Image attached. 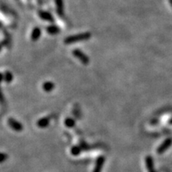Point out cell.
<instances>
[{"label": "cell", "mask_w": 172, "mask_h": 172, "mask_svg": "<svg viewBox=\"0 0 172 172\" xmlns=\"http://www.w3.org/2000/svg\"><path fill=\"white\" fill-rule=\"evenodd\" d=\"M7 123H8V125L10 126V128L12 130H14V131H17V132H20L23 130V125L18 121L17 120L14 119V118H9L8 120H7Z\"/></svg>", "instance_id": "obj_3"}, {"label": "cell", "mask_w": 172, "mask_h": 172, "mask_svg": "<svg viewBox=\"0 0 172 172\" xmlns=\"http://www.w3.org/2000/svg\"><path fill=\"white\" fill-rule=\"evenodd\" d=\"M7 158V155L5 154V153H2V154H1V163H3Z\"/></svg>", "instance_id": "obj_16"}, {"label": "cell", "mask_w": 172, "mask_h": 172, "mask_svg": "<svg viewBox=\"0 0 172 172\" xmlns=\"http://www.w3.org/2000/svg\"><path fill=\"white\" fill-rule=\"evenodd\" d=\"M2 81H5L6 83L7 84L11 83V82L13 81V79H14V76H13V74L11 73V72L10 71H6L5 73H2Z\"/></svg>", "instance_id": "obj_12"}, {"label": "cell", "mask_w": 172, "mask_h": 172, "mask_svg": "<svg viewBox=\"0 0 172 172\" xmlns=\"http://www.w3.org/2000/svg\"><path fill=\"white\" fill-rule=\"evenodd\" d=\"M65 125H66L67 128H73L75 126V120L73 118H70V117H68L65 120Z\"/></svg>", "instance_id": "obj_14"}, {"label": "cell", "mask_w": 172, "mask_h": 172, "mask_svg": "<svg viewBox=\"0 0 172 172\" xmlns=\"http://www.w3.org/2000/svg\"><path fill=\"white\" fill-rule=\"evenodd\" d=\"M70 151H71V154L73 155L76 156L79 155L81 154V147H78V146H73V147H72Z\"/></svg>", "instance_id": "obj_15"}, {"label": "cell", "mask_w": 172, "mask_h": 172, "mask_svg": "<svg viewBox=\"0 0 172 172\" xmlns=\"http://www.w3.org/2000/svg\"><path fill=\"white\" fill-rule=\"evenodd\" d=\"M56 11L60 16L64 14V1L63 0H55Z\"/></svg>", "instance_id": "obj_8"}, {"label": "cell", "mask_w": 172, "mask_h": 172, "mask_svg": "<svg viewBox=\"0 0 172 172\" xmlns=\"http://www.w3.org/2000/svg\"><path fill=\"white\" fill-rule=\"evenodd\" d=\"M42 35V30L39 27H34L33 29L31 34H30V39L33 42L38 41Z\"/></svg>", "instance_id": "obj_7"}, {"label": "cell", "mask_w": 172, "mask_h": 172, "mask_svg": "<svg viewBox=\"0 0 172 172\" xmlns=\"http://www.w3.org/2000/svg\"><path fill=\"white\" fill-rule=\"evenodd\" d=\"M50 122V116H44L37 121V126L40 128H46L49 126Z\"/></svg>", "instance_id": "obj_6"}, {"label": "cell", "mask_w": 172, "mask_h": 172, "mask_svg": "<svg viewBox=\"0 0 172 172\" xmlns=\"http://www.w3.org/2000/svg\"><path fill=\"white\" fill-rule=\"evenodd\" d=\"M46 31L50 35H55V34H59L60 28L56 25H50L46 28Z\"/></svg>", "instance_id": "obj_11"}, {"label": "cell", "mask_w": 172, "mask_h": 172, "mask_svg": "<svg viewBox=\"0 0 172 172\" xmlns=\"http://www.w3.org/2000/svg\"><path fill=\"white\" fill-rule=\"evenodd\" d=\"M73 55L76 57V59L80 61L82 64L85 65V66H87L89 65V63L90 62V59L88 57L86 54H85L84 52H82L80 49H74L73 50Z\"/></svg>", "instance_id": "obj_2"}, {"label": "cell", "mask_w": 172, "mask_h": 172, "mask_svg": "<svg viewBox=\"0 0 172 172\" xmlns=\"http://www.w3.org/2000/svg\"><path fill=\"white\" fill-rule=\"evenodd\" d=\"M42 89L44 92H50L54 89L55 88V85L52 81H46L42 84Z\"/></svg>", "instance_id": "obj_10"}, {"label": "cell", "mask_w": 172, "mask_h": 172, "mask_svg": "<svg viewBox=\"0 0 172 172\" xmlns=\"http://www.w3.org/2000/svg\"><path fill=\"white\" fill-rule=\"evenodd\" d=\"M145 163L146 167L147 168L148 172H155L154 168V163H153V160L150 155H147L145 157Z\"/></svg>", "instance_id": "obj_9"}, {"label": "cell", "mask_w": 172, "mask_h": 172, "mask_svg": "<svg viewBox=\"0 0 172 172\" xmlns=\"http://www.w3.org/2000/svg\"><path fill=\"white\" fill-rule=\"evenodd\" d=\"M105 163V157L104 155L99 156L96 161V164H95L94 169L92 172H101L102 169H103L104 164Z\"/></svg>", "instance_id": "obj_5"}, {"label": "cell", "mask_w": 172, "mask_h": 172, "mask_svg": "<svg viewBox=\"0 0 172 172\" xmlns=\"http://www.w3.org/2000/svg\"><path fill=\"white\" fill-rule=\"evenodd\" d=\"M92 37V34L90 32L81 33L77 34H73V35L68 36L64 40V43L66 45L73 44L75 42H79L82 41H87Z\"/></svg>", "instance_id": "obj_1"}, {"label": "cell", "mask_w": 172, "mask_h": 172, "mask_svg": "<svg viewBox=\"0 0 172 172\" xmlns=\"http://www.w3.org/2000/svg\"><path fill=\"white\" fill-rule=\"evenodd\" d=\"M38 16L43 20V21L49 22H54V18L53 16L50 14V12L46 11H39L37 12Z\"/></svg>", "instance_id": "obj_4"}, {"label": "cell", "mask_w": 172, "mask_h": 172, "mask_svg": "<svg viewBox=\"0 0 172 172\" xmlns=\"http://www.w3.org/2000/svg\"><path fill=\"white\" fill-rule=\"evenodd\" d=\"M170 144V140H166L165 142L163 143V144H162L160 147H159L158 150H157V152H158V154H161V153H163V151H165L167 147H169Z\"/></svg>", "instance_id": "obj_13"}]
</instances>
